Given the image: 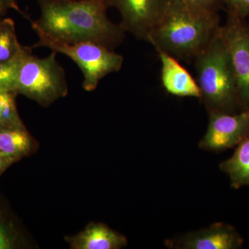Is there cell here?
Instances as JSON below:
<instances>
[{"instance_id": "cell-11", "label": "cell", "mask_w": 249, "mask_h": 249, "mask_svg": "<svg viewBox=\"0 0 249 249\" xmlns=\"http://www.w3.org/2000/svg\"><path fill=\"white\" fill-rule=\"evenodd\" d=\"M65 240L72 249H120L127 245L124 235L102 223H90L79 233Z\"/></svg>"}, {"instance_id": "cell-18", "label": "cell", "mask_w": 249, "mask_h": 249, "mask_svg": "<svg viewBox=\"0 0 249 249\" xmlns=\"http://www.w3.org/2000/svg\"><path fill=\"white\" fill-rule=\"evenodd\" d=\"M14 242V237L9 229L0 223V249H12Z\"/></svg>"}, {"instance_id": "cell-8", "label": "cell", "mask_w": 249, "mask_h": 249, "mask_svg": "<svg viewBox=\"0 0 249 249\" xmlns=\"http://www.w3.org/2000/svg\"><path fill=\"white\" fill-rule=\"evenodd\" d=\"M121 16L120 26L137 39L148 41L169 0H106Z\"/></svg>"}, {"instance_id": "cell-16", "label": "cell", "mask_w": 249, "mask_h": 249, "mask_svg": "<svg viewBox=\"0 0 249 249\" xmlns=\"http://www.w3.org/2000/svg\"><path fill=\"white\" fill-rule=\"evenodd\" d=\"M21 54L18 58L8 62H0V90H12L15 91L19 65L24 54Z\"/></svg>"}, {"instance_id": "cell-5", "label": "cell", "mask_w": 249, "mask_h": 249, "mask_svg": "<svg viewBox=\"0 0 249 249\" xmlns=\"http://www.w3.org/2000/svg\"><path fill=\"white\" fill-rule=\"evenodd\" d=\"M40 47L63 54L73 60L83 73V88L87 91H94L103 78L120 71L124 64L123 55L96 42H83L72 45L47 42Z\"/></svg>"}, {"instance_id": "cell-20", "label": "cell", "mask_w": 249, "mask_h": 249, "mask_svg": "<svg viewBox=\"0 0 249 249\" xmlns=\"http://www.w3.org/2000/svg\"><path fill=\"white\" fill-rule=\"evenodd\" d=\"M10 10H15L22 14L19 9L17 0H0V17L2 18Z\"/></svg>"}, {"instance_id": "cell-1", "label": "cell", "mask_w": 249, "mask_h": 249, "mask_svg": "<svg viewBox=\"0 0 249 249\" xmlns=\"http://www.w3.org/2000/svg\"><path fill=\"white\" fill-rule=\"evenodd\" d=\"M40 17L33 21L39 37L36 47L47 42H93L114 49L124 37L120 24L107 15L106 0H36Z\"/></svg>"}, {"instance_id": "cell-7", "label": "cell", "mask_w": 249, "mask_h": 249, "mask_svg": "<svg viewBox=\"0 0 249 249\" xmlns=\"http://www.w3.org/2000/svg\"><path fill=\"white\" fill-rule=\"evenodd\" d=\"M199 143L206 151L219 152L237 146L249 134V109L233 114L211 113Z\"/></svg>"}, {"instance_id": "cell-9", "label": "cell", "mask_w": 249, "mask_h": 249, "mask_svg": "<svg viewBox=\"0 0 249 249\" xmlns=\"http://www.w3.org/2000/svg\"><path fill=\"white\" fill-rule=\"evenodd\" d=\"M165 247L171 249H240L244 240L235 228L217 222L200 230L168 239Z\"/></svg>"}, {"instance_id": "cell-6", "label": "cell", "mask_w": 249, "mask_h": 249, "mask_svg": "<svg viewBox=\"0 0 249 249\" xmlns=\"http://www.w3.org/2000/svg\"><path fill=\"white\" fill-rule=\"evenodd\" d=\"M221 31L235 71L240 111L249 109V27L247 19L227 14Z\"/></svg>"}, {"instance_id": "cell-22", "label": "cell", "mask_w": 249, "mask_h": 249, "mask_svg": "<svg viewBox=\"0 0 249 249\" xmlns=\"http://www.w3.org/2000/svg\"><path fill=\"white\" fill-rule=\"evenodd\" d=\"M1 19H2V18L0 17V22H1Z\"/></svg>"}, {"instance_id": "cell-4", "label": "cell", "mask_w": 249, "mask_h": 249, "mask_svg": "<svg viewBox=\"0 0 249 249\" xmlns=\"http://www.w3.org/2000/svg\"><path fill=\"white\" fill-rule=\"evenodd\" d=\"M55 52L45 58L33 55L31 49L23 55L18 71L15 91L49 107L68 93L66 74Z\"/></svg>"}, {"instance_id": "cell-13", "label": "cell", "mask_w": 249, "mask_h": 249, "mask_svg": "<svg viewBox=\"0 0 249 249\" xmlns=\"http://www.w3.org/2000/svg\"><path fill=\"white\" fill-rule=\"evenodd\" d=\"M219 168L229 177L234 189L249 187V134L236 146L231 157L221 162Z\"/></svg>"}, {"instance_id": "cell-10", "label": "cell", "mask_w": 249, "mask_h": 249, "mask_svg": "<svg viewBox=\"0 0 249 249\" xmlns=\"http://www.w3.org/2000/svg\"><path fill=\"white\" fill-rule=\"evenodd\" d=\"M160 61V80L165 91L178 97L200 100L201 90L196 79L178 59L157 49Z\"/></svg>"}, {"instance_id": "cell-3", "label": "cell", "mask_w": 249, "mask_h": 249, "mask_svg": "<svg viewBox=\"0 0 249 249\" xmlns=\"http://www.w3.org/2000/svg\"><path fill=\"white\" fill-rule=\"evenodd\" d=\"M221 27L194 60L196 80L201 90L200 101L209 114H233L240 111L237 80Z\"/></svg>"}, {"instance_id": "cell-14", "label": "cell", "mask_w": 249, "mask_h": 249, "mask_svg": "<svg viewBox=\"0 0 249 249\" xmlns=\"http://www.w3.org/2000/svg\"><path fill=\"white\" fill-rule=\"evenodd\" d=\"M28 48L23 47L18 41L14 20L2 18L0 22V62L14 60Z\"/></svg>"}, {"instance_id": "cell-2", "label": "cell", "mask_w": 249, "mask_h": 249, "mask_svg": "<svg viewBox=\"0 0 249 249\" xmlns=\"http://www.w3.org/2000/svg\"><path fill=\"white\" fill-rule=\"evenodd\" d=\"M221 26L217 11L186 0H169L147 42L178 60L194 61Z\"/></svg>"}, {"instance_id": "cell-19", "label": "cell", "mask_w": 249, "mask_h": 249, "mask_svg": "<svg viewBox=\"0 0 249 249\" xmlns=\"http://www.w3.org/2000/svg\"><path fill=\"white\" fill-rule=\"evenodd\" d=\"M186 1L196 3V4L207 8V9L217 11V12L219 10L224 9L222 0H186Z\"/></svg>"}, {"instance_id": "cell-15", "label": "cell", "mask_w": 249, "mask_h": 249, "mask_svg": "<svg viewBox=\"0 0 249 249\" xmlns=\"http://www.w3.org/2000/svg\"><path fill=\"white\" fill-rule=\"evenodd\" d=\"M16 91L0 90V124H23L16 107Z\"/></svg>"}, {"instance_id": "cell-21", "label": "cell", "mask_w": 249, "mask_h": 249, "mask_svg": "<svg viewBox=\"0 0 249 249\" xmlns=\"http://www.w3.org/2000/svg\"><path fill=\"white\" fill-rule=\"evenodd\" d=\"M247 24H248V25H249V17L248 18H247Z\"/></svg>"}, {"instance_id": "cell-17", "label": "cell", "mask_w": 249, "mask_h": 249, "mask_svg": "<svg viewBox=\"0 0 249 249\" xmlns=\"http://www.w3.org/2000/svg\"><path fill=\"white\" fill-rule=\"evenodd\" d=\"M228 15L247 19L249 17V0H222Z\"/></svg>"}, {"instance_id": "cell-12", "label": "cell", "mask_w": 249, "mask_h": 249, "mask_svg": "<svg viewBox=\"0 0 249 249\" xmlns=\"http://www.w3.org/2000/svg\"><path fill=\"white\" fill-rule=\"evenodd\" d=\"M35 141L24 124H0V150L14 163L30 155Z\"/></svg>"}]
</instances>
